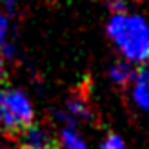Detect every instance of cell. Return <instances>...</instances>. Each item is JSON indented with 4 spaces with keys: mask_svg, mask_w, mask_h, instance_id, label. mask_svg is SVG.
I'll return each instance as SVG.
<instances>
[{
    "mask_svg": "<svg viewBox=\"0 0 149 149\" xmlns=\"http://www.w3.org/2000/svg\"><path fill=\"white\" fill-rule=\"evenodd\" d=\"M106 33L122 60L131 65H142L149 60V20L144 15L127 11L111 15Z\"/></svg>",
    "mask_w": 149,
    "mask_h": 149,
    "instance_id": "6da1fadb",
    "label": "cell"
},
{
    "mask_svg": "<svg viewBox=\"0 0 149 149\" xmlns=\"http://www.w3.org/2000/svg\"><path fill=\"white\" fill-rule=\"evenodd\" d=\"M0 124L9 135L33 124V106L22 91L13 89L4 93V113L0 116Z\"/></svg>",
    "mask_w": 149,
    "mask_h": 149,
    "instance_id": "7a4b0ae2",
    "label": "cell"
},
{
    "mask_svg": "<svg viewBox=\"0 0 149 149\" xmlns=\"http://www.w3.org/2000/svg\"><path fill=\"white\" fill-rule=\"evenodd\" d=\"M20 149H55L56 144L51 140L47 131L36 124H29L13 135Z\"/></svg>",
    "mask_w": 149,
    "mask_h": 149,
    "instance_id": "3957f363",
    "label": "cell"
},
{
    "mask_svg": "<svg viewBox=\"0 0 149 149\" xmlns=\"http://www.w3.org/2000/svg\"><path fill=\"white\" fill-rule=\"evenodd\" d=\"M129 86L133 104L142 111H149V65H144L135 73V78Z\"/></svg>",
    "mask_w": 149,
    "mask_h": 149,
    "instance_id": "277c9868",
    "label": "cell"
},
{
    "mask_svg": "<svg viewBox=\"0 0 149 149\" xmlns=\"http://www.w3.org/2000/svg\"><path fill=\"white\" fill-rule=\"evenodd\" d=\"M135 65H131L125 60H118L109 68V78L116 86H129L135 78Z\"/></svg>",
    "mask_w": 149,
    "mask_h": 149,
    "instance_id": "5b68a950",
    "label": "cell"
},
{
    "mask_svg": "<svg viewBox=\"0 0 149 149\" xmlns=\"http://www.w3.org/2000/svg\"><path fill=\"white\" fill-rule=\"evenodd\" d=\"M65 115L69 118H89L91 111H89L86 98H82V96H71L65 102Z\"/></svg>",
    "mask_w": 149,
    "mask_h": 149,
    "instance_id": "8992f818",
    "label": "cell"
},
{
    "mask_svg": "<svg viewBox=\"0 0 149 149\" xmlns=\"http://www.w3.org/2000/svg\"><path fill=\"white\" fill-rule=\"evenodd\" d=\"M60 142H62V149H87L86 142L82 140V136L73 127H64L62 129Z\"/></svg>",
    "mask_w": 149,
    "mask_h": 149,
    "instance_id": "52a82bcc",
    "label": "cell"
},
{
    "mask_svg": "<svg viewBox=\"0 0 149 149\" xmlns=\"http://www.w3.org/2000/svg\"><path fill=\"white\" fill-rule=\"evenodd\" d=\"M100 149H125V144H124V140L115 135V133H111V135L106 136V140L102 142Z\"/></svg>",
    "mask_w": 149,
    "mask_h": 149,
    "instance_id": "ba28073f",
    "label": "cell"
},
{
    "mask_svg": "<svg viewBox=\"0 0 149 149\" xmlns=\"http://www.w3.org/2000/svg\"><path fill=\"white\" fill-rule=\"evenodd\" d=\"M107 2V7L111 9V13H124L127 4H125V0H106Z\"/></svg>",
    "mask_w": 149,
    "mask_h": 149,
    "instance_id": "9c48e42d",
    "label": "cell"
},
{
    "mask_svg": "<svg viewBox=\"0 0 149 149\" xmlns=\"http://www.w3.org/2000/svg\"><path fill=\"white\" fill-rule=\"evenodd\" d=\"M7 17L0 11V47L6 46V35H7Z\"/></svg>",
    "mask_w": 149,
    "mask_h": 149,
    "instance_id": "30bf717a",
    "label": "cell"
},
{
    "mask_svg": "<svg viewBox=\"0 0 149 149\" xmlns=\"http://www.w3.org/2000/svg\"><path fill=\"white\" fill-rule=\"evenodd\" d=\"M6 80V65H4V58L0 55V84H4Z\"/></svg>",
    "mask_w": 149,
    "mask_h": 149,
    "instance_id": "8fae6325",
    "label": "cell"
},
{
    "mask_svg": "<svg viewBox=\"0 0 149 149\" xmlns=\"http://www.w3.org/2000/svg\"><path fill=\"white\" fill-rule=\"evenodd\" d=\"M15 2H17V0H4V4H6V7H7V9H13Z\"/></svg>",
    "mask_w": 149,
    "mask_h": 149,
    "instance_id": "7c38bea8",
    "label": "cell"
},
{
    "mask_svg": "<svg viewBox=\"0 0 149 149\" xmlns=\"http://www.w3.org/2000/svg\"><path fill=\"white\" fill-rule=\"evenodd\" d=\"M55 149H58V147H55Z\"/></svg>",
    "mask_w": 149,
    "mask_h": 149,
    "instance_id": "4fadbf2b",
    "label": "cell"
}]
</instances>
